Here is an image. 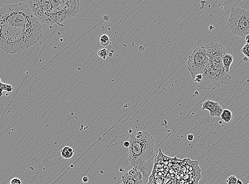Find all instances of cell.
Returning a JSON list of instances; mask_svg holds the SVG:
<instances>
[{
  "instance_id": "cell-1",
  "label": "cell",
  "mask_w": 249,
  "mask_h": 184,
  "mask_svg": "<svg viewBox=\"0 0 249 184\" xmlns=\"http://www.w3.org/2000/svg\"><path fill=\"white\" fill-rule=\"evenodd\" d=\"M43 27L28 5L22 3L0 8V49L19 53L41 38Z\"/></svg>"
},
{
  "instance_id": "cell-2",
  "label": "cell",
  "mask_w": 249,
  "mask_h": 184,
  "mask_svg": "<svg viewBox=\"0 0 249 184\" xmlns=\"http://www.w3.org/2000/svg\"><path fill=\"white\" fill-rule=\"evenodd\" d=\"M28 6L40 23L63 27V23L77 15L80 10L78 0L28 1Z\"/></svg>"
},
{
  "instance_id": "cell-3",
  "label": "cell",
  "mask_w": 249,
  "mask_h": 184,
  "mask_svg": "<svg viewBox=\"0 0 249 184\" xmlns=\"http://www.w3.org/2000/svg\"><path fill=\"white\" fill-rule=\"evenodd\" d=\"M128 160L131 166L137 169L154 154V139L147 130L134 132L129 138Z\"/></svg>"
},
{
  "instance_id": "cell-4",
  "label": "cell",
  "mask_w": 249,
  "mask_h": 184,
  "mask_svg": "<svg viewBox=\"0 0 249 184\" xmlns=\"http://www.w3.org/2000/svg\"><path fill=\"white\" fill-rule=\"evenodd\" d=\"M226 25L234 35L245 38L249 35V11L237 7H232Z\"/></svg>"
},
{
  "instance_id": "cell-5",
  "label": "cell",
  "mask_w": 249,
  "mask_h": 184,
  "mask_svg": "<svg viewBox=\"0 0 249 184\" xmlns=\"http://www.w3.org/2000/svg\"><path fill=\"white\" fill-rule=\"evenodd\" d=\"M231 79L230 74L226 72L215 71L208 67L202 75H198L193 79V81L199 88L208 90L215 89L221 85H227Z\"/></svg>"
},
{
  "instance_id": "cell-6",
  "label": "cell",
  "mask_w": 249,
  "mask_h": 184,
  "mask_svg": "<svg viewBox=\"0 0 249 184\" xmlns=\"http://www.w3.org/2000/svg\"><path fill=\"white\" fill-rule=\"evenodd\" d=\"M209 65V59L205 46L196 48L189 56L187 68L193 79L198 75H202Z\"/></svg>"
},
{
  "instance_id": "cell-7",
  "label": "cell",
  "mask_w": 249,
  "mask_h": 184,
  "mask_svg": "<svg viewBox=\"0 0 249 184\" xmlns=\"http://www.w3.org/2000/svg\"><path fill=\"white\" fill-rule=\"evenodd\" d=\"M121 180L119 184H143L141 172L134 168L123 175Z\"/></svg>"
},
{
  "instance_id": "cell-8",
  "label": "cell",
  "mask_w": 249,
  "mask_h": 184,
  "mask_svg": "<svg viewBox=\"0 0 249 184\" xmlns=\"http://www.w3.org/2000/svg\"><path fill=\"white\" fill-rule=\"evenodd\" d=\"M223 109L219 102L210 100H206L202 104V110L209 111V115L211 117H220Z\"/></svg>"
},
{
  "instance_id": "cell-9",
  "label": "cell",
  "mask_w": 249,
  "mask_h": 184,
  "mask_svg": "<svg viewBox=\"0 0 249 184\" xmlns=\"http://www.w3.org/2000/svg\"><path fill=\"white\" fill-rule=\"evenodd\" d=\"M234 60V57L231 54L226 53L223 57L224 68L227 73L230 74V69Z\"/></svg>"
},
{
  "instance_id": "cell-10",
  "label": "cell",
  "mask_w": 249,
  "mask_h": 184,
  "mask_svg": "<svg viewBox=\"0 0 249 184\" xmlns=\"http://www.w3.org/2000/svg\"><path fill=\"white\" fill-rule=\"evenodd\" d=\"M61 154L63 158L69 159L72 158L74 156V150L70 146H65L61 150Z\"/></svg>"
},
{
  "instance_id": "cell-11",
  "label": "cell",
  "mask_w": 249,
  "mask_h": 184,
  "mask_svg": "<svg viewBox=\"0 0 249 184\" xmlns=\"http://www.w3.org/2000/svg\"><path fill=\"white\" fill-rule=\"evenodd\" d=\"M222 120L226 123H229L232 119L233 114L231 110L227 109H224L220 116Z\"/></svg>"
},
{
  "instance_id": "cell-12",
  "label": "cell",
  "mask_w": 249,
  "mask_h": 184,
  "mask_svg": "<svg viewBox=\"0 0 249 184\" xmlns=\"http://www.w3.org/2000/svg\"><path fill=\"white\" fill-rule=\"evenodd\" d=\"M13 90V87L11 85L5 84L1 82L0 78V97H2L4 91L11 92Z\"/></svg>"
},
{
  "instance_id": "cell-13",
  "label": "cell",
  "mask_w": 249,
  "mask_h": 184,
  "mask_svg": "<svg viewBox=\"0 0 249 184\" xmlns=\"http://www.w3.org/2000/svg\"><path fill=\"white\" fill-rule=\"evenodd\" d=\"M100 44L104 47L109 46L111 44L110 39L109 37L106 34H103L100 37Z\"/></svg>"
},
{
  "instance_id": "cell-14",
  "label": "cell",
  "mask_w": 249,
  "mask_h": 184,
  "mask_svg": "<svg viewBox=\"0 0 249 184\" xmlns=\"http://www.w3.org/2000/svg\"><path fill=\"white\" fill-rule=\"evenodd\" d=\"M98 57L100 58H102L104 60H105L109 56V51H108V49H105V48L100 49L98 51Z\"/></svg>"
},
{
  "instance_id": "cell-15",
  "label": "cell",
  "mask_w": 249,
  "mask_h": 184,
  "mask_svg": "<svg viewBox=\"0 0 249 184\" xmlns=\"http://www.w3.org/2000/svg\"><path fill=\"white\" fill-rule=\"evenodd\" d=\"M241 52L243 54L245 57L249 59V45L245 44L241 49Z\"/></svg>"
},
{
  "instance_id": "cell-16",
  "label": "cell",
  "mask_w": 249,
  "mask_h": 184,
  "mask_svg": "<svg viewBox=\"0 0 249 184\" xmlns=\"http://www.w3.org/2000/svg\"><path fill=\"white\" fill-rule=\"evenodd\" d=\"M237 180V178L234 175H232L228 177L226 180L227 184H236V182Z\"/></svg>"
},
{
  "instance_id": "cell-17",
  "label": "cell",
  "mask_w": 249,
  "mask_h": 184,
  "mask_svg": "<svg viewBox=\"0 0 249 184\" xmlns=\"http://www.w3.org/2000/svg\"><path fill=\"white\" fill-rule=\"evenodd\" d=\"M9 184H23V183L19 178L15 177L12 179H11Z\"/></svg>"
},
{
  "instance_id": "cell-18",
  "label": "cell",
  "mask_w": 249,
  "mask_h": 184,
  "mask_svg": "<svg viewBox=\"0 0 249 184\" xmlns=\"http://www.w3.org/2000/svg\"><path fill=\"white\" fill-rule=\"evenodd\" d=\"M195 136L193 135V134H188L187 139L188 141H193L194 140Z\"/></svg>"
},
{
  "instance_id": "cell-19",
  "label": "cell",
  "mask_w": 249,
  "mask_h": 184,
  "mask_svg": "<svg viewBox=\"0 0 249 184\" xmlns=\"http://www.w3.org/2000/svg\"><path fill=\"white\" fill-rule=\"evenodd\" d=\"M82 181L84 183H87L89 182V178L87 176H84L83 177Z\"/></svg>"
},
{
  "instance_id": "cell-20",
  "label": "cell",
  "mask_w": 249,
  "mask_h": 184,
  "mask_svg": "<svg viewBox=\"0 0 249 184\" xmlns=\"http://www.w3.org/2000/svg\"><path fill=\"white\" fill-rule=\"evenodd\" d=\"M130 146V143H129V142L128 141H125L124 143H123V146L125 147V148H129V146Z\"/></svg>"
},
{
  "instance_id": "cell-21",
  "label": "cell",
  "mask_w": 249,
  "mask_h": 184,
  "mask_svg": "<svg viewBox=\"0 0 249 184\" xmlns=\"http://www.w3.org/2000/svg\"><path fill=\"white\" fill-rule=\"evenodd\" d=\"M244 39H245V41H246L247 44H248V45H249V35H248V36H246Z\"/></svg>"
},
{
  "instance_id": "cell-22",
  "label": "cell",
  "mask_w": 249,
  "mask_h": 184,
  "mask_svg": "<svg viewBox=\"0 0 249 184\" xmlns=\"http://www.w3.org/2000/svg\"><path fill=\"white\" fill-rule=\"evenodd\" d=\"M236 184H243V183L242 182L240 179H237V182H236Z\"/></svg>"
},
{
  "instance_id": "cell-23",
  "label": "cell",
  "mask_w": 249,
  "mask_h": 184,
  "mask_svg": "<svg viewBox=\"0 0 249 184\" xmlns=\"http://www.w3.org/2000/svg\"><path fill=\"white\" fill-rule=\"evenodd\" d=\"M119 170H120V171H121V172H123V169H122V170H121V168H120V169H119Z\"/></svg>"
},
{
  "instance_id": "cell-24",
  "label": "cell",
  "mask_w": 249,
  "mask_h": 184,
  "mask_svg": "<svg viewBox=\"0 0 249 184\" xmlns=\"http://www.w3.org/2000/svg\"><path fill=\"white\" fill-rule=\"evenodd\" d=\"M248 184H249V183H248Z\"/></svg>"
}]
</instances>
